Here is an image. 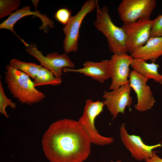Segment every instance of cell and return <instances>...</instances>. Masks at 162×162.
<instances>
[{"label": "cell", "mask_w": 162, "mask_h": 162, "mask_svg": "<svg viewBox=\"0 0 162 162\" xmlns=\"http://www.w3.org/2000/svg\"><path fill=\"white\" fill-rule=\"evenodd\" d=\"M98 2L97 0L86 1L80 10L75 15L72 16L69 22L63 28V31L65 34L63 48L66 53L75 52L78 50L81 24L87 14L96 8Z\"/></svg>", "instance_id": "5"}, {"label": "cell", "mask_w": 162, "mask_h": 162, "mask_svg": "<svg viewBox=\"0 0 162 162\" xmlns=\"http://www.w3.org/2000/svg\"><path fill=\"white\" fill-rule=\"evenodd\" d=\"M91 139L78 121L64 118L52 123L42 140L50 162H83L89 156Z\"/></svg>", "instance_id": "1"}, {"label": "cell", "mask_w": 162, "mask_h": 162, "mask_svg": "<svg viewBox=\"0 0 162 162\" xmlns=\"http://www.w3.org/2000/svg\"><path fill=\"white\" fill-rule=\"evenodd\" d=\"M29 15H34L38 17L42 22V25L39 27L40 30L44 31L49 27L52 28L54 27V22L48 17L46 15L43 14L36 9L34 11L31 10L30 6H25L20 9L13 13L8 17L0 24V28L6 29L11 31L24 45L26 43L14 31V28L15 24L21 18Z\"/></svg>", "instance_id": "13"}, {"label": "cell", "mask_w": 162, "mask_h": 162, "mask_svg": "<svg viewBox=\"0 0 162 162\" xmlns=\"http://www.w3.org/2000/svg\"><path fill=\"white\" fill-rule=\"evenodd\" d=\"M129 80V84L136 94L137 102L134 105L136 110L144 112L151 109L156 101L147 84L148 79L133 70L130 71Z\"/></svg>", "instance_id": "10"}, {"label": "cell", "mask_w": 162, "mask_h": 162, "mask_svg": "<svg viewBox=\"0 0 162 162\" xmlns=\"http://www.w3.org/2000/svg\"><path fill=\"white\" fill-rule=\"evenodd\" d=\"M9 65L14 69L19 70L34 79L39 70L42 67L35 63L22 62L14 58L10 62Z\"/></svg>", "instance_id": "18"}, {"label": "cell", "mask_w": 162, "mask_h": 162, "mask_svg": "<svg viewBox=\"0 0 162 162\" xmlns=\"http://www.w3.org/2000/svg\"><path fill=\"white\" fill-rule=\"evenodd\" d=\"M104 106L103 101L86 100L83 114L78 120L89 136L92 143L100 146L110 144L114 141L113 138L100 134L95 126V119L102 112Z\"/></svg>", "instance_id": "4"}, {"label": "cell", "mask_w": 162, "mask_h": 162, "mask_svg": "<svg viewBox=\"0 0 162 162\" xmlns=\"http://www.w3.org/2000/svg\"><path fill=\"white\" fill-rule=\"evenodd\" d=\"M110 162H123L120 160H117V161H116L115 162H114L113 161H110Z\"/></svg>", "instance_id": "24"}, {"label": "cell", "mask_w": 162, "mask_h": 162, "mask_svg": "<svg viewBox=\"0 0 162 162\" xmlns=\"http://www.w3.org/2000/svg\"><path fill=\"white\" fill-rule=\"evenodd\" d=\"M109 60H103L100 62L87 61L82 64L81 68L75 69L65 68V72H73L80 73L91 77L100 83H103L110 78L108 69Z\"/></svg>", "instance_id": "14"}, {"label": "cell", "mask_w": 162, "mask_h": 162, "mask_svg": "<svg viewBox=\"0 0 162 162\" xmlns=\"http://www.w3.org/2000/svg\"><path fill=\"white\" fill-rule=\"evenodd\" d=\"M133 59L128 54H113L109 60V73L112 80L110 90H112L129 83L130 67Z\"/></svg>", "instance_id": "9"}, {"label": "cell", "mask_w": 162, "mask_h": 162, "mask_svg": "<svg viewBox=\"0 0 162 162\" xmlns=\"http://www.w3.org/2000/svg\"><path fill=\"white\" fill-rule=\"evenodd\" d=\"M37 46L35 44L31 43L26 47L25 51L35 58L43 67L52 72L56 76L61 78L65 68L73 69L75 67L74 64L65 53L59 54L54 52L44 56Z\"/></svg>", "instance_id": "6"}, {"label": "cell", "mask_w": 162, "mask_h": 162, "mask_svg": "<svg viewBox=\"0 0 162 162\" xmlns=\"http://www.w3.org/2000/svg\"><path fill=\"white\" fill-rule=\"evenodd\" d=\"M20 3V0H0V19L10 16L18 10Z\"/></svg>", "instance_id": "19"}, {"label": "cell", "mask_w": 162, "mask_h": 162, "mask_svg": "<svg viewBox=\"0 0 162 162\" xmlns=\"http://www.w3.org/2000/svg\"><path fill=\"white\" fill-rule=\"evenodd\" d=\"M131 89L128 83L110 92H104L103 102L112 116V119L116 118L119 113L124 114L126 107L131 110L132 104V98L130 95Z\"/></svg>", "instance_id": "11"}, {"label": "cell", "mask_w": 162, "mask_h": 162, "mask_svg": "<svg viewBox=\"0 0 162 162\" xmlns=\"http://www.w3.org/2000/svg\"><path fill=\"white\" fill-rule=\"evenodd\" d=\"M154 37H162V14L152 20L150 38Z\"/></svg>", "instance_id": "22"}, {"label": "cell", "mask_w": 162, "mask_h": 162, "mask_svg": "<svg viewBox=\"0 0 162 162\" xmlns=\"http://www.w3.org/2000/svg\"><path fill=\"white\" fill-rule=\"evenodd\" d=\"M35 86L46 85L55 86L62 82L61 78L56 76L52 72L43 67L39 70L33 81Z\"/></svg>", "instance_id": "17"}, {"label": "cell", "mask_w": 162, "mask_h": 162, "mask_svg": "<svg viewBox=\"0 0 162 162\" xmlns=\"http://www.w3.org/2000/svg\"><path fill=\"white\" fill-rule=\"evenodd\" d=\"M134 58L155 63L162 55V37L150 38L142 46L134 51L130 55Z\"/></svg>", "instance_id": "15"}, {"label": "cell", "mask_w": 162, "mask_h": 162, "mask_svg": "<svg viewBox=\"0 0 162 162\" xmlns=\"http://www.w3.org/2000/svg\"><path fill=\"white\" fill-rule=\"evenodd\" d=\"M96 9V17L94 25L106 38L110 50L113 54H128L127 38L123 29L113 22L107 6L100 8L98 4Z\"/></svg>", "instance_id": "3"}, {"label": "cell", "mask_w": 162, "mask_h": 162, "mask_svg": "<svg viewBox=\"0 0 162 162\" xmlns=\"http://www.w3.org/2000/svg\"><path fill=\"white\" fill-rule=\"evenodd\" d=\"M5 81L13 97L22 104L31 105L41 101L45 94L35 88L30 77L9 64L6 66Z\"/></svg>", "instance_id": "2"}, {"label": "cell", "mask_w": 162, "mask_h": 162, "mask_svg": "<svg viewBox=\"0 0 162 162\" xmlns=\"http://www.w3.org/2000/svg\"><path fill=\"white\" fill-rule=\"evenodd\" d=\"M125 123H123L119 129L122 141L130 152L131 156L139 161H142L150 158L153 149L162 146L160 143L153 145L145 144L139 136L129 134L125 128Z\"/></svg>", "instance_id": "12"}, {"label": "cell", "mask_w": 162, "mask_h": 162, "mask_svg": "<svg viewBox=\"0 0 162 162\" xmlns=\"http://www.w3.org/2000/svg\"><path fill=\"white\" fill-rule=\"evenodd\" d=\"M145 161L146 162H162V158L159 157L154 151L152 157Z\"/></svg>", "instance_id": "23"}, {"label": "cell", "mask_w": 162, "mask_h": 162, "mask_svg": "<svg viewBox=\"0 0 162 162\" xmlns=\"http://www.w3.org/2000/svg\"><path fill=\"white\" fill-rule=\"evenodd\" d=\"M155 0H123L118 8L119 16L124 23L150 18L156 7Z\"/></svg>", "instance_id": "7"}, {"label": "cell", "mask_w": 162, "mask_h": 162, "mask_svg": "<svg viewBox=\"0 0 162 162\" xmlns=\"http://www.w3.org/2000/svg\"><path fill=\"white\" fill-rule=\"evenodd\" d=\"M130 66L142 76L162 84V74L159 73L158 64L154 62L148 63L141 59L133 58Z\"/></svg>", "instance_id": "16"}, {"label": "cell", "mask_w": 162, "mask_h": 162, "mask_svg": "<svg viewBox=\"0 0 162 162\" xmlns=\"http://www.w3.org/2000/svg\"><path fill=\"white\" fill-rule=\"evenodd\" d=\"M10 106L13 109H15L16 106L11 99L6 96L1 80L0 81V112L6 118H9L5 109L8 106Z\"/></svg>", "instance_id": "20"}, {"label": "cell", "mask_w": 162, "mask_h": 162, "mask_svg": "<svg viewBox=\"0 0 162 162\" xmlns=\"http://www.w3.org/2000/svg\"><path fill=\"white\" fill-rule=\"evenodd\" d=\"M71 17V11L66 8L59 9L54 15V17L56 20L65 26L69 22Z\"/></svg>", "instance_id": "21"}, {"label": "cell", "mask_w": 162, "mask_h": 162, "mask_svg": "<svg viewBox=\"0 0 162 162\" xmlns=\"http://www.w3.org/2000/svg\"><path fill=\"white\" fill-rule=\"evenodd\" d=\"M152 22L150 18H145L124 23L122 26L126 35L128 51L130 54L143 46L150 38Z\"/></svg>", "instance_id": "8"}]
</instances>
